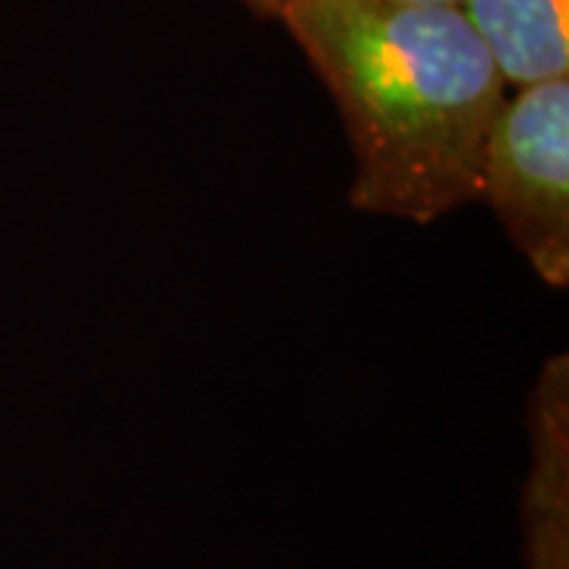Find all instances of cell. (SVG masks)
I'll return each instance as SVG.
<instances>
[{
	"label": "cell",
	"instance_id": "6da1fadb",
	"mask_svg": "<svg viewBox=\"0 0 569 569\" xmlns=\"http://www.w3.org/2000/svg\"><path fill=\"white\" fill-rule=\"evenodd\" d=\"M279 22L339 104L355 209L430 224L481 200L507 82L459 3L288 0Z\"/></svg>",
	"mask_w": 569,
	"mask_h": 569
},
{
	"label": "cell",
	"instance_id": "7a4b0ae2",
	"mask_svg": "<svg viewBox=\"0 0 569 569\" xmlns=\"http://www.w3.org/2000/svg\"><path fill=\"white\" fill-rule=\"evenodd\" d=\"M481 200L557 291L569 288V77L507 89L485 142Z\"/></svg>",
	"mask_w": 569,
	"mask_h": 569
},
{
	"label": "cell",
	"instance_id": "3957f363",
	"mask_svg": "<svg viewBox=\"0 0 569 569\" xmlns=\"http://www.w3.org/2000/svg\"><path fill=\"white\" fill-rule=\"evenodd\" d=\"M529 471L519 500L526 569H569V358L553 355L529 396Z\"/></svg>",
	"mask_w": 569,
	"mask_h": 569
},
{
	"label": "cell",
	"instance_id": "277c9868",
	"mask_svg": "<svg viewBox=\"0 0 569 569\" xmlns=\"http://www.w3.org/2000/svg\"><path fill=\"white\" fill-rule=\"evenodd\" d=\"M507 89L569 77V0H462Z\"/></svg>",
	"mask_w": 569,
	"mask_h": 569
},
{
	"label": "cell",
	"instance_id": "5b68a950",
	"mask_svg": "<svg viewBox=\"0 0 569 569\" xmlns=\"http://www.w3.org/2000/svg\"><path fill=\"white\" fill-rule=\"evenodd\" d=\"M238 3H244L247 10H253L257 17H272V20H279V13H282V7L288 0H238Z\"/></svg>",
	"mask_w": 569,
	"mask_h": 569
},
{
	"label": "cell",
	"instance_id": "8992f818",
	"mask_svg": "<svg viewBox=\"0 0 569 569\" xmlns=\"http://www.w3.org/2000/svg\"><path fill=\"white\" fill-rule=\"evenodd\" d=\"M411 3H462V0H411Z\"/></svg>",
	"mask_w": 569,
	"mask_h": 569
}]
</instances>
